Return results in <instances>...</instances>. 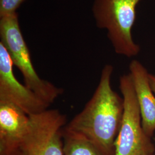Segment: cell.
Segmentation results:
<instances>
[{
    "label": "cell",
    "instance_id": "1",
    "mask_svg": "<svg viewBox=\"0 0 155 155\" xmlns=\"http://www.w3.org/2000/svg\"><path fill=\"white\" fill-rule=\"evenodd\" d=\"M113 71L111 64L104 67L93 96L65 126L87 139L100 155H115V143L122 121L123 98L111 86Z\"/></svg>",
    "mask_w": 155,
    "mask_h": 155
},
{
    "label": "cell",
    "instance_id": "2",
    "mask_svg": "<svg viewBox=\"0 0 155 155\" xmlns=\"http://www.w3.org/2000/svg\"><path fill=\"white\" fill-rule=\"evenodd\" d=\"M143 0H93L92 13L97 27L105 29L115 52L132 58L140 46L133 38L137 7Z\"/></svg>",
    "mask_w": 155,
    "mask_h": 155
},
{
    "label": "cell",
    "instance_id": "3",
    "mask_svg": "<svg viewBox=\"0 0 155 155\" xmlns=\"http://www.w3.org/2000/svg\"><path fill=\"white\" fill-rule=\"evenodd\" d=\"M0 43L21 72L25 84L50 106L63 93V90L40 77L33 66L29 50L24 39L17 13L0 17Z\"/></svg>",
    "mask_w": 155,
    "mask_h": 155
},
{
    "label": "cell",
    "instance_id": "4",
    "mask_svg": "<svg viewBox=\"0 0 155 155\" xmlns=\"http://www.w3.org/2000/svg\"><path fill=\"white\" fill-rule=\"evenodd\" d=\"M124 101L122 121L115 143V155H153L155 145L145 133L139 104L129 73L120 79Z\"/></svg>",
    "mask_w": 155,
    "mask_h": 155
},
{
    "label": "cell",
    "instance_id": "5",
    "mask_svg": "<svg viewBox=\"0 0 155 155\" xmlns=\"http://www.w3.org/2000/svg\"><path fill=\"white\" fill-rule=\"evenodd\" d=\"M22 155H64L63 129L66 117L57 109L29 116Z\"/></svg>",
    "mask_w": 155,
    "mask_h": 155
},
{
    "label": "cell",
    "instance_id": "6",
    "mask_svg": "<svg viewBox=\"0 0 155 155\" xmlns=\"http://www.w3.org/2000/svg\"><path fill=\"white\" fill-rule=\"evenodd\" d=\"M13 66L8 51L0 43V101L11 102L29 116L47 110L50 105L15 77Z\"/></svg>",
    "mask_w": 155,
    "mask_h": 155
},
{
    "label": "cell",
    "instance_id": "7",
    "mask_svg": "<svg viewBox=\"0 0 155 155\" xmlns=\"http://www.w3.org/2000/svg\"><path fill=\"white\" fill-rule=\"evenodd\" d=\"M29 116L11 102L0 101V155H22Z\"/></svg>",
    "mask_w": 155,
    "mask_h": 155
},
{
    "label": "cell",
    "instance_id": "8",
    "mask_svg": "<svg viewBox=\"0 0 155 155\" xmlns=\"http://www.w3.org/2000/svg\"><path fill=\"white\" fill-rule=\"evenodd\" d=\"M129 74L133 81L143 129L151 138L155 132V96L150 86V73L141 62L133 60L129 64Z\"/></svg>",
    "mask_w": 155,
    "mask_h": 155
},
{
    "label": "cell",
    "instance_id": "9",
    "mask_svg": "<svg viewBox=\"0 0 155 155\" xmlns=\"http://www.w3.org/2000/svg\"><path fill=\"white\" fill-rule=\"evenodd\" d=\"M63 134L64 155H100L92 144L81 134L65 127Z\"/></svg>",
    "mask_w": 155,
    "mask_h": 155
},
{
    "label": "cell",
    "instance_id": "10",
    "mask_svg": "<svg viewBox=\"0 0 155 155\" xmlns=\"http://www.w3.org/2000/svg\"><path fill=\"white\" fill-rule=\"evenodd\" d=\"M26 0H0V17L17 13V10Z\"/></svg>",
    "mask_w": 155,
    "mask_h": 155
},
{
    "label": "cell",
    "instance_id": "11",
    "mask_svg": "<svg viewBox=\"0 0 155 155\" xmlns=\"http://www.w3.org/2000/svg\"><path fill=\"white\" fill-rule=\"evenodd\" d=\"M149 81L150 86L153 92L155 94V76L152 74H149Z\"/></svg>",
    "mask_w": 155,
    "mask_h": 155
}]
</instances>
